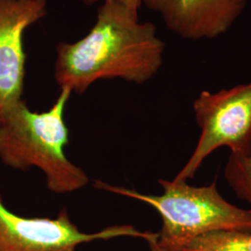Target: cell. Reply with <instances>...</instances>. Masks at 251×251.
Instances as JSON below:
<instances>
[{"label":"cell","instance_id":"3","mask_svg":"<svg viewBox=\"0 0 251 251\" xmlns=\"http://www.w3.org/2000/svg\"><path fill=\"white\" fill-rule=\"evenodd\" d=\"M159 196L144 195L135 190L96 180L94 186L142 201L161 216L157 243L167 250L178 251L205 233L216 231L251 233V208L244 209L228 202L219 193L217 181L206 186H193L187 181L158 179Z\"/></svg>","mask_w":251,"mask_h":251},{"label":"cell","instance_id":"4","mask_svg":"<svg viewBox=\"0 0 251 251\" xmlns=\"http://www.w3.org/2000/svg\"><path fill=\"white\" fill-rule=\"evenodd\" d=\"M201 130L195 151L175 180L194 178L203 162L220 147L237 152L251 138V82L217 92L202 91L194 102Z\"/></svg>","mask_w":251,"mask_h":251},{"label":"cell","instance_id":"1","mask_svg":"<svg viewBox=\"0 0 251 251\" xmlns=\"http://www.w3.org/2000/svg\"><path fill=\"white\" fill-rule=\"evenodd\" d=\"M165 43L156 26L140 23L123 5L104 1L88 35L56 47L54 77L59 87L83 93L100 79L144 84L159 71Z\"/></svg>","mask_w":251,"mask_h":251},{"label":"cell","instance_id":"6","mask_svg":"<svg viewBox=\"0 0 251 251\" xmlns=\"http://www.w3.org/2000/svg\"><path fill=\"white\" fill-rule=\"evenodd\" d=\"M47 15V0H0V124L22 99L27 27Z\"/></svg>","mask_w":251,"mask_h":251},{"label":"cell","instance_id":"2","mask_svg":"<svg viewBox=\"0 0 251 251\" xmlns=\"http://www.w3.org/2000/svg\"><path fill=\"white\" fill-rule=\"evenodd\" d=\"M62 89L48 111L37 113L23 100L0 124V160L13 170L37 168L45 175L47 187L55 194H70L84 188L89 177L70 161L64 148L68 128L64 112L71 96Z\"/></svg>","mask_w":251,"mask_h":251},{"label":"cell","instance_id":"10","mask_svg":"<svg viewBox=\"0 0 251 251\" xmlns=\"http://www.w3.org/2000/svg\"><path fill=\"white\" fill-rule=\"evenodd\" d=\"M85 4L87 5H91V4H94L96 2H98L100 0H83ZM103 2L104 1H114V2H117L121 5H123L124 7H126L128 10H130L134 15L138 16V12H139V9H141L142 7V2L141 0H102Z\"/></svg>","mask_w":251,"mask_h":251},{"label":"cell","instance_id":"11","mask_svg":"<svg viewBox=\"0 0 251 251\" xmlns=\"http://www.w3.org/2000/svg\"><path fill=\"white\" fill-rule=\"evenodd\" d=\"M157 237H158L157 233H152V232L151 234H150V236L145 240L147 244H148V246H149L150 251H172L161 247L157 243Z\"/></svg>","mask_w":251,"mask_h":251},{"label":"cell","instance_id":"9","mask_svg":"<svg viewBox=\"0 0 251 251\" xmlns=\"http://www.w3.org/2000/svg\"><path fill=\"white\" fill-rule=\"evenodd\" d=\"M178 251H251V233L216 231L205 233Z\"/></svg>","mask_w":251,"mask_h":251},{"label":"cell","instance_id":"7","mask_svg":"<svg viewBox=\"0 0 251 251\" xmlns=\"http://www.w3.org/2000/svg\"><path fill=\"white\" fill-rule=\"evenodd\" d=\"M161 14L167 27L189 40L212 39L228 32L248 0H141Z\"/></svg>","mask_w":251,"mask_h":251},{"label":"cell","instance_id":"8","mask_svg":"<svg viewBox=\"0 0 251 251\" xmlns=\"http://www.w3.org/2000/svg\"><path fill=\"white\" fill-rule=\"evenodd\" d=\"M225 178L235 196L251 206V138L241 150L230 153Z\"/></svg>","mask_w":251,"mask_h":251},{"label":"cell","instance_id":"5","mask_svg":"<svg viewBox=\"0 0 251 251\" xmlns=\"http://www.w3.org/2000/svg\"><path fill=\"white\" fill-rule=\"evenodd\" d=\"M152 232L131 225H114L96 233H84L73 223L66 209L54 219L26 218L7 208L0 194V251H76L81 244L122 236L146 240Z\"/></svg>","mask_w":251,"mask_h":251}]
</instances>
